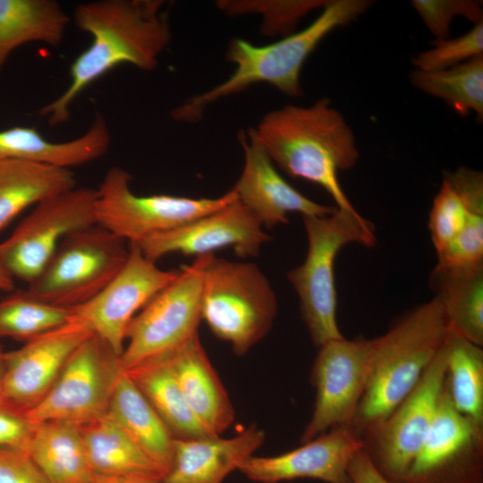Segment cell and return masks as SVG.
<instances>
[{"instance_id":"obj_1","label":"cell","mask_w":483,"mask_h":483,"mask_svg":"<svg viewBox=\"0 0 483 483\" xmlns=\"http://www.w3.org/2000/svg\"><path fill=\"white\" fill-rule=\"evenodd\" d=\"M164 4L162 0H98L76 5L74 22L92 41L71 64L67 89L39 111L51 126L66 123L73 101L114 67L127 64L151 71L157 66L172 37Z\"/></svg>"},{"instance_id":"obj_2","label":"cell","mask_w":483,"mask_h":483,"mask_svg":"<svg viewBox=\"0 0 483 483\" xmlns=\"http://www.w3.org/2000/svg\"><path fill=\"white\" fill-rule=\"evenodd\" d=\"M251 129L281 170L323 188L337 208L358 212L338 179L339 172L352 169L360 158L355 136L327 97L309 106L287 105L269 111Z\"/></svg>"},{"instance_id":"obj_3","label":"cell","mask_w":483,"mask_h":483,"mask_svg":"<svg viewBox=\"0 0 483 483\" xmlns=\"http://www.w3.org/2000/svg\"><path fill=\"white\" fill-rule=\"evenodd\" d=\"M371 4L369 0H329L308 27L268 45L233 38L226 51L227 61L235 64L233 72L174 108L171 116L179 122H196L211 103L258 83L272 85L289 97H300L301 72L310 54L334 30L356 20Z\"/></svg>"},{"instance_id":"obj_4","label":"cell","mask_w":483,"mask_h":483,"mask_svg":"<svg viewBox=\"0 0 483 483\" xmlns=\"http://www.w3.org/2000/svg\"><path fill=\"white\" fill-rule=\"evenodd\" d=\"M448 333L441 302L435 296L371 339L369 377L351 425L360 437L376 429L410 394Z\"/></svg>"},{"instance_id":"obj_5","label":"cell","mask_w":483,"mask_h":483,"mask_svg":"<svg viewBox=\"0 0 483 483\" xmlns=\"http://www.w3.org/2000/svg\"><path fill=\"white\" fill-rule=\"evenodd\" d=\"M308 249L304 261L287 273L300 301L303 321L313 343L343 337L337 324V293L334 266L338 252L349 243L371 248L374 225L359 212L335 208L324 216H302Z\"/></svg>"},{"instance_id":"obj_6","label":"cell","mask_w":483,"mask_h":483,"mask_svg":"<svg viewBox=\"0 0 483 483\" xmlns=\"http://www.w3.org/2000/svg\"><path fill=\"white\" fill-rule=\"evenodd\" d=\"M277 298L254 263L209 255L203 270L201 318L238 356L263 339L277 314Z\"/></svg>"},{"instance_id":"obj_7","label":"cell","mask_w":483,"mask_h":483,"mask_svg":"<svg viewBox=\"0 0 483 483\" xmlns=\"http://www.w3.org/2000/svg\"><path fill=\"white\" fill-rule=\"evenodd\" d=\"M128 256L129 245L97 224L75 231L61 242L25 292L38 301L72 309L97 294Z\"/></svg>"},{"instance_id":"obj_8","label":"cell","mask_w":483,"mask_h":483,"mask_svg":"<svg viewBox=\"0 0 483 483\" xmlns=\"http://www.w3.org/2000/svg\"><path fill=\"white\" fill-rule=\"evenodd\" d=\"M131 182L125 169L111 167L97 189L96 203L97 224L128 244H140L237 199L233 189L217 198L140 196L132 191Z\"/></svg>"},{"instance_id":"obj_9","label":"cell","mask_w":483,"mask_h":483,"mask_svg":"<svg viewBox=\"0 0 483 483\" xmlns=\"http://www.w3.org/2000/svg\"><path fill=\"white\" fill-rule=\"evenodd\" d=\"M210 254L195 257L191 265L182 267L131 319L120 356L124 370L169 355L198 334L203 270Z\"/></svg>"},{"instance_id":"obj_10","label":"cell","mask_w":483,"mask_h":483,"mask_svg":"<svg viewBox=\"0 0 483 483\" xmlns=\"http://www.w3.org/2000/svg\"><path fill=\"white\" fill-rule=\"evenodd\" d=\"M97 190L75 187L39 202L0 243L9 273L29 284L70 233L97 225Z\"/></svg>"},{"instance_id":"obj_11","label":"cell","mask_w":483,"mask_h":483,"mask_svg":"<svg viewBox=\"0 0 483 483\" xmlns=\"http://www.w3.org/2000/svg\"><path fill=\"white\" fill-rule=\"evenodd\" d=\"M445 377L444 343L410 394L376 429L360 437L363 450L389 483L405 474L426 441L444 394Z\"/></svg>"},{"instance_id":"obj_12","label":"cell","mask_w":483,"mask_h":483,"mask_svg":"<svg viewBox=\"0 0 483 483\" xmlns=\"http://www.w3.org/2000/svg\"><path fill=\"white\" fill-rule=\"evenodd\" d=\"M123 369L120 356L91 334L74 351L56 382L26 416L34 423L64 421L82 425L107 412Z\"/></svg>"},{"instance_id":"obj_13","label":"cell","mask_w":483,"mask_h":483,"mask_svg":"<svg viewBox=\"0 0 483 483\" xmlns=\"http://www.w3.org/2000/svg\"><path fill=\"white\" fill-rule=\"evenodd\" d=\"M371 347V339L344 337L318 347L311 370L315 404L301 444L335 427L352 425L368 380Z\"/></svg>"},{"instance_id":"obj_14","label":"cell","mask_w":483,"mask_h":483,"mask_svg":"<svg viewBox=\"0 0 483 483\" xmlns=\"http://www.w3.org/2000/svg\"><path fill=\"white\" fill-rule=\"evenodd\" d=\"M128 245V258L115 276L89 301L71 309L72 321L85 326L118 356L131 319L178 274L158 267L137 244Z\"/></svg>"},{"instance_id":"obj_15","label":"cell","mask_w":483,"mask_h":483,"mask_svg":"<svg viewBox=\"0 0 483 483\" xmlns=\"http://www.w3.org/2000/svg\"><path fill=\"white\" fill-rule=\"evenodd\" d=\"M395 483H483V425L454 409L445 387L426 441Z\"/></svg>"},{"instance_id":"obj_16","label":"cell","mask_w":483,"mask_h":483,"mask_svg":"<svg viewBox=\"0 0 483 483\" xmlns=\"http://www.w3.org/2000/svg\"><path fill=\"white\" fill-rule=\"evenodd\" d=\"M271 240L258 218L238 199L211 214L137 244L146 258L156 262L165 255L201 256L231 248L241 258L258 255Z\"/></svg>"},{"instance_id":"obj_17","label":"cell","mask_w":483,"mask_h":483,"mask_svg":"<svg viewBox=\"0 0 483 483\" xmlns=\"http://www.w3.org/2000/svg\"><path fill=\"white\" fill-rule=\"evenodd\" d=\"M90 335L85 326L70 320L5 352L0 400L25 413L34 408L53 387L74 351Z\"/></svg>"},{"instance_id":"obj_18","label":"cell","mask_w":483,"mask_h":483,"mask_svg":"<svg viewBox=\"0 0 483 483\" xmlns=\"http://www.w3.org/2000/svg\"><path fill=\"white\" fill-rule=\"evenodd\" d=\"M362 448L361 438L351 425L338 426L282 454L251 455L239 465L238 470L258 483H280L297 479L351 483L348 467Z\"/></svg>"},{"instance_id":"obj_19","label":"cell","mask_w":483,"mask_h":483,"mask_svg":"<svg viewBox=\"0 0 483 483\" xmlns=\"http://www.w3.org/2000/svg\"><path fill=\"white\" fill-rule=\"evenodd\" d=\"M244 152V165L233 188L237 199L261 222L273 228L288 222L290 213L302 216H324L336 207L319 204L290 185L277 172L252 129L239 133Z\"/></svg>"},{"instance_id":"obj_20","label":"cell","mask_w":483,"mask_h":483,"mask_svg":"<svg viewBox=\"0 0 483 483\" xmlns=\"http://www.w3.org/2000/svg\"><path fill=\"white\" fill-rule=\"evenodd\" d=\"M264 440V431L256 425L229 438H174L173 462L160 483H222Z\"/></svg>"},{"instance_id":"obj_21","label":"cell","mask_w":483,"mask_h":483,"mask_svg":"<svg viewBox=\"0 0 483 483\" xmlns=\"http://www.w3.org/2000/svg\"><path fill=\"white\" fill-rule=\"evenodd\" d=\"M168 358L188 406L206 428L220 436L233 424L235 413L199 334Z\"/></svg>"},{"instance_id":"obj_22","label":"cell","mask_w":483,"mask_h":483,"mask_svg":"<svg viewBox=\"0 0 483 483\" xmlns=\"http://www.w3.org/2000/svg\"><path fill=\"white\" fill-rule=\"evenodd\" d=\"M110 144L107 123L97 113L88 131L68 141H51L33 127L13 126L2 130L0 161L25 160L71 169L103 157Z\"/></svg>"},{"instance_id":"obj_23","label":"cell","mask_w":483,"mask_h":483,"mask_svg":"<svg viewBox=\"0 0 483 483\" xmlns=\"http://www.w3.org/2000/svg\"><path fill=\"white\" fill-rule=\"evenodd\" d=\"M79 427L95 474L163 479V470L108 412Z\"/></svg>"},{"instance_id":"obj_24","label":"cell","mask_w":483,"mask_h":483,"mask_svg":"<svg viewBox=\"0 0 483 483\" xmlns=\"http://www.w3.org/2000/svg\"><path fill=\"white\" fill-rule=\"evenodd\" d=\"M481 216L482 173L467 167L445 172L428 219V229L436 252L443 250L473 219Z\"/></svg>"},{"instance_id":"obj_25","label":"cell","mask_w":483,"mask_h":483,"mask_svg":"<svg viewBox=\"0 0 483 483\" xmlns=\"http://www.w3.org/2000/svg\"><path fill=\"white\" fill-rule=\"evenodd\" d=\"M430 283L436 292L449 331L483 345V262L435 267Z\"/></svg>"},{"instance_id":"obj_26","label":"cell","mask_w":483,"mask_h":483,"mask_svg":"<svg viewBox=\"0 0 483 483\" xmlns=\"http://www.w3.org/2000/svg\"><path fill=\"white\" fill-rule=\"evenodd\" d=\"M77 187L69 168L25 161H0V231L44 199Z\"/></svg>"},{"instance_id":"obj_27","label":"cell","mask_w":483,"mask_h":483,"mask_svg":"<svg viewBox=\"0 0 483 483\" xmlns=\"http://www.w3.org/2000/svg\"><path fill=\"white\" fill-rule=\"evenodd\" d=\"M107 412L165 474L173 462L174 437L124 370Z\"/></svg>"},{"instance_id":"obj_28","label":"cell","mask_w":483,"mask_h":483,"mask_svg":"<svg viewBox=\"0 0 483 483\" xmlns=\"http://www.w3.org/2000/svg\"><path fill=\"white\" fill-rule=\"evenodd\" d=\"M69 21L55 0H0V72L22 45L38 42L58 47Z\"/></svg>"},{"instance_id":"obj_29","label":"cell","mask_w":483,"mask_h":483,"mask_svg":"<svg viewBox=\"0 0 483 483\" xmlns=\"http://www.w3.org/2000/svg\"><path fill=\"white\" fill-rule=\"evenodd\" d=\"M124 371L174 438L192 439L216 436L200 422L188 406L168 355Z\"/></svg>"},{"instance_id":"obj_30","label":"cell","mask_w":483,"mask_h":483,"mask_svg":"<svg viewBox=\"0 0 483 483\" xmlns=\"http://www.w3.org/2000/svg\"><path fill=\"white\" fill-rule=\"evenodd\" d=\"M28 453L50 483H91L95 476L79 425L36 423Z\"/></svg>"},{"instance_id":"obj_31","label":"cell","mask_w":483,"mask_h":483,"mask_svg":"<svg viewBox=\"0 0 483 483\" xmlns=\"http://www.w3.org/2000/svg\"><path fill=\"white\" fill-rule=\"evenodd\" d=\"M445 387L454 409L483 425V349L449 331Z\"/></svg>"},{"instance_id":"obj_32","label":"cell","mask_w":483,"mask_h":483,"mask_svg":"<svg viewBox=\"0 0 483 483\" xmlns=\"http://www.w3.org/2000/svg\"><path fill=\"white\" fill-rule=\"evenodd\" d=\"M411 83L419 90L438 97L457 114L467 116L474 112L483 118V55L443 71L414 69Z\"/></svg>"},{"instance_id":"obj_33","label":"cell","mask_w":483,"mask_h":483,"mask_svg":"<svg viewBox=\"0 0 483 483\" xmlns=\"http://www.w3.org/2000/svg\"><path fill=\"white\" fill-rule=\"evenodd\" d=\"M71 316L70 309L38 301L19 290L0 301V337L26 343L67 324Z\"/></svg>"},{"instance_id":"obj_34","label":"cell","mask_w":483,"mask_h":483,"mask_svg":"<svg viewBox=\"0 0 483 483\" xmlns=\"http://www.w3.org/2000/svg\"><path fill=\"white\" fill-rule=\"evenodd\" d=\"M329 0H220L217 8L229 16L257 13L261 17L260 32L282 38L294 32L301 20Z\"/></svg>"},{"instance_id":"obj_35","label":"cell","mask_w":483,"mask_h":483,"mask_svg":"<svg viewBox=\"0 0 483 483\" xmlns=\"http://www.w3.org/2000/svg\"><path fill=\"white\" fill-rule=\"evenodd\" d=\"M432 47L418 54L411 63L416 70L443 71L483 55V21L456 38L434 40Z\"/></svg>"},{"instance_id":"obj_36","label":"cell","mask_w":483,"mask_h":483,"mask_svg":"<svg viewBox=\"0 0 483 483\" xmlns=\"http://www.w3.org/2000/svg\"><path fill=\"white\" fill-rule=\"evenodd\" d=\"M411 5L435 40L449 38L453 21L463 17L475 24L483 21L482 2L475 0H413Z\"/></svg>"},{"instance_id":"obj_37","label":"cell","mask_w":483,"mask_h":483,"mask_svg":"<svg viewBox=\"0 0 483 483\" xmlns=\"http://www.w3.org/2000/svg\"><path fill=\"white\" fill-rule=\"evenodd\" d=\"M36 423L0 400V449L28 452Z\"/></svg>"},{"instance_id":"obj_38","label":"cell","mask_w":483,"mask_h":483,"mask_svg":"<svg viewBox=\"0 0 483 483\" xmlns=\"http://www.w3.org/2000/svg\"><path fill=\"white\" fill-rule=\"evenodd\" d=\"M0 483H50L26 451L0 449Z\"/></svg>"},{"instance_id":"obj_39","label":"cell","mask_w":483,"mask_h":483,"mask_svg":"<svg viewBox=\"0 0 483 483\" xmlns=\"http://www.w3.org/2000/svg\"><path fill=\"white\" fill-rule=\"evenodd\" d=\"M348 476L351 483H389L375 468L363 448L352 459Z\"/></svg>"},{"instance_id":"obj_40","label":"cell","mask_w":483,"mask_h":483,"mask_svg":"<svg viewBox=\"0 0 483 483\" xmlns=\"http://www.w3.org/2000/svg\"><path fill=\"white\" fill-rule=\"evenodd\" d=\"M161 480L140 476H115L95 474L91 483H160Z\"/></svg>"},{"instance_id":"obj_41","label":"cell","mask_w":483,"mask_h":483,"mask_svg":"<svg viewBox=\"0 0 483 483\" xmlns=\"http://www.w3.org/2000/svg\"><path fill=\"white\" fill-rule=\"evenodd\" d=\"M13 289V278L6 271L0 258V291L12 292Z\"/></svg>"},{"instance_id":"obj_42","label":"cell","mask_w":483,"mask_h":483,"mask_svg":"<svg viewBox=\"0 0 483 483\" xmlns=\"http://www.w3.org/2000/svg\"><path fill=\"white\" fill-rule=\"evenodd\" d=\"M4 369H5V352L3 351L2 347L0 346V394H1V388H2Z\"/></svg>"}]
</instances>
